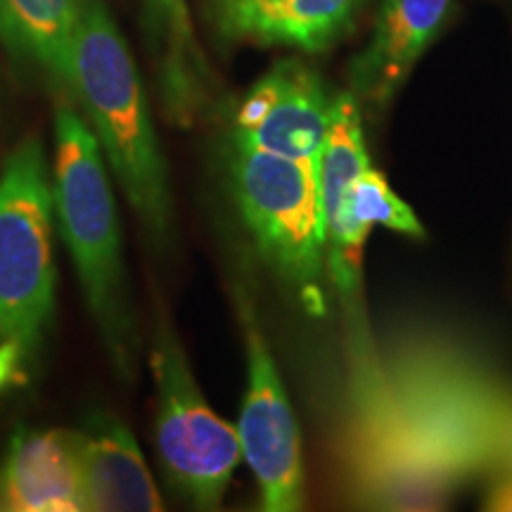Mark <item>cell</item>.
Here are the masks:
<instances>
[{"label": "cell", "instance_id": "cell-5", "mask_svg": "<svg viewBox=\"0 0 512 512\" xmlns=\"http://www.w3.org/2000/svg\"><path fill=\"white\" fill-rule=\"evenodd\" d=\"M55 197L38 138L19 143L0 171V339L34 361L53 318Z\"/></svg>", "mask_w": 512, "mask_h": 512}, {"label": "cell", "instance_id": "cell-10", "mask_svg": "<svg viewBox=\"0 0 512 512\" xmlns=\"http://www.w3.org/2000/svg\"><path fill=\"white\" fill-rule=\"evenodd\" d=\"M456 0H380L373 34L349 69V91L377 117L392 105L453 15Z\"/></svg>", "mask_w": 512, "mask_h": 512}, {"label": "cell", "instance_id": "cell-11", "mask_svg": "<svg viewBox=\"0 0 512 512\" xmlns=\"http://www.w3.org/2000/svg\"><path fill=\"white\" fill-rule=\"evenodd\" d=\"M79 470L83 510L155 512L162 498L136 437L114 415L95 413L83 430L69 432Z\"/></svg>", "mask_w": 512, "mask_h": 512}, {"label": "cell", "instance_id": "cell-17", "mask_svg": "<svg viewBox=\"0 0 512 512\" xmlns=\"http://www.w3.org/2000/svg\"><path fill=\"white\" fill-rule=\"evenodd\" d=\"M484 510L512 512V472H501V477L489 486L484 498Z\"/></svg>", "mask_w": 512, "mask_h": 512}, {"label": "cell", "instance_id": "cell-18", "mask_svg": "<svg viewBox=\"0 0 512 512\" xmlns=\"http://www.w3.org/2000/svg\"><path fill=\"white\" fill-rule=\"evenodd\" d=\"M494 470L512 472V406H510L508 415H505V422L501 427V437H498Z\"/></svg>", "mask_w": 512, "mask_h": 512}, {"label": "cell", "instance_id": "cell-7", "mask_svg": "<svg viewBox=\"0 0 512 512\" xmlns=\"http://www.w3.org/2000/svg\"><path fill=\"white\" fill-rule=\"evenodd\" d=\"M238 313L247 349V392L238 422L242 458L259 484L261 508L266 512L302 510V437L290 396L245 292H238Z\"/></svg>", "mask_w": 512, "mask_h": 512}, {"label": "cell", "instance_id": "cell-14", "mask_svg": "<svg viewBox=\"0 0 512 512\" xmlns=\"http://www.w3.org/2000/svg\"><path fill=\"white\" fill-rule=\"evenodd\" d=\"M83 0H0V41L67 83Z\"/></svg>", "mask_w": 512, "mask_h": 512}, {"label": "cell", "instance_id": "cell-1", "mask_svg": "<svg viewBox=\"0 0 512 512\" xmlns=\"http://www.w3.org/2000/svg\"><path fill=\"white\" fill-rule=\"evenodd\" d=\"M342 458L351 496L382 510L437 508L494 467L512 389L475 351L415 337L387 358L356 337Z\"/></svg>", "mask_w": 512, "mask_h": 512}, {"label": "cell", "instance_id": "cell-16", "mask_svg": "<svg viewBox=\"0 0 512 512\" xmlns=\"http://www.w3.org/2000/svg\"><path fill=\"white\" fill-rule=\"evenodd\" d=\"M27 358L15 342L0 339V392L27 382Z\"/></svg>", "mask_w": 512, "mask_h": 512}, {"label": "cell", "instance_id": "cell-4", "mask_svg": "<svg viewBox=\"0 0 512 512\" xmlns=\"http://www.w3.org/2000/svg\"><path fill=\"white\" fill-rule=\"evenodd\" d=\"M230 188L254 245L309 316L328 313L318 164L230 145Z\"/></svg>", "mask_w": 512, "mask_h": 512}, {"label": "cell", "instance_id": "cell-6", "mask_svg": "<svg viewBox=\"0 0 512 512\" xmlns=\"http://www.w3.org/2000/svg\"><path fill=\"white\" fill-rule=\"evenodd\" d=\"M157 382V451L169 484L202 510L219 508L242 460L238 427L219 418L204 399L169 318L152 344Z\"/></svg>", "mask_w": 512, "mask_h": 512}, {"label": "cell", "instance_id": "cell-2", "mask_svg": "<svg viewBox=\"0 0 512 512\" xmlns=\"http://www.w3.org/2000/svg\"><path fill=\"white\" fill-rule=\"evenodd\" d=\"M67 86L138 219L164 238L171 228V192L162 147L138 67L105 0H83Z\"/></svg>", "mask_w": 512, "mask_h": 512}, {"label": "cell", "instance_id": "cell-8", "mask_svg": "<svg viewBox=\"0 0 512 512\" xmlns=\"http://www.w3.org/2000/svg\"><path fill=\"white\" fill-rule=\"evenodd\" d=\"M332 102L316 69L302 60L275 62L242 98L230 124V145L320 164Z\"/></svg>", "mask_w": 512, "mask_h": 512}, {"label": "cell", "instance_id": "cell-15", "mask_svg": "<svg viewBox=\"0 0 512 512\" xmlns=\"http://www.w3.org/2000/svg\"><path fill=\"white\" fill-rule=\"evenodd\" d=\"M351 216H354L356 226L366 230L368 235L375 226H382L413 240L425 238V228L415 211L396 195L373 162L356 178L354 195H351Z\"/></svg>", "mask_w": 512, "mask_h": 512}, {"label": "cell", "instance_id": "cell-3", "mask_svg": "<svg viewBox=\"0 0 512 512\" xmlns=\"http://www.w3.org/2000/svg\"><path fill=\"white\" fill-rule=\"evenodd\" d=\"M53 197L57 228L88 309L119 370L133 373L136 332L128 313L117 202L98 138L72 107H60L55 117Z\"/></svg>", "mask_w": 512, "mask_h": 512}, {"label": "cell", "instance_id": "cell-9", "mask_svg": "<svg viewBox=\"0 0 512 512\" xmlns=\"http://www.w3.org/2000/svg\"><path fill=\"white\" fill-rule=\"evenodd\" d=\"M368 164L361 105L351 91L335 93L330 133L318 164V195L328 280L349 306H358L361 299L363 252L368 242V233L351 216V195L358 174Z\"/></svg>", "mask_w": 512, "mask_h": 512}, {"label": "cell", "instance_id": "cell-13", "mask_svg": "<svg viewBox=\"0 0 512 512\" xmlns=\"http://www.w3.org/2000/svg\"><path fill=\"white\" fill-rule=\"evenodd\" d=\"M0 503L17 512L83 510L79 470L67 430L15 434L0 467Z\"/></svg>", "mask_w": 512, "mask_h": 512}, {"label": "cell", "instance_id": "cell-12", "mask_svg": "<svg viewBox=\"0 0 512 512\" xmlns=\"http://www.w3.org/2000/svg\"><path fill=\"white\" fill-rule=\"evenodd\" d=\"M368 0H211L223 36L264 46L328 50L354 27Z\"/></svg>", "mask_w": 512, "mask_h": 512}]
</instances>
